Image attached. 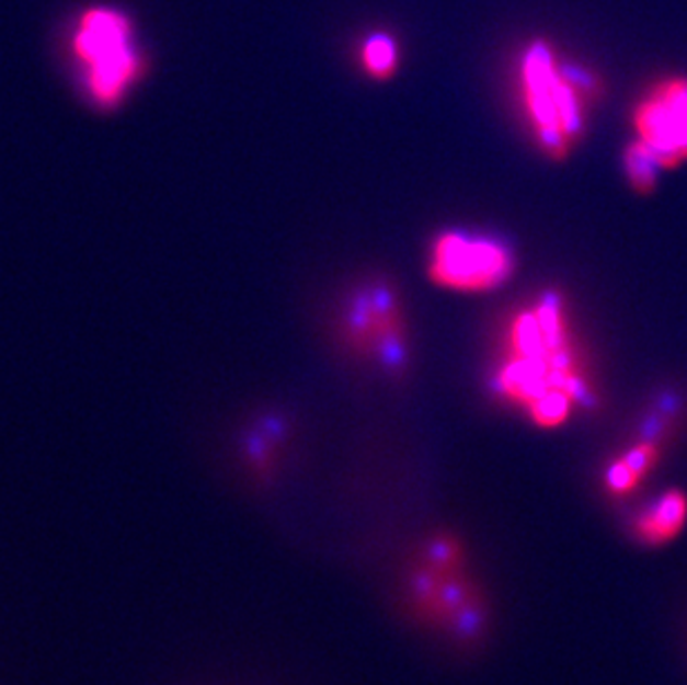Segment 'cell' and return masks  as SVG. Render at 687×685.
Returning a JSON list of instances; mask_svg holds the SVG:
<instances>
[{
    "mask_svg": "<svg viewBox=\"0 0 687 685\" xmlns=\"http://www.w3.org/2000/svg\"><path fill=\"white\" fill-rule=\"evenodd\" d=\"M71 52L81 62L88 101L101 112L118 110L145 73L142 56L131 43L129 21L112 10L83 14Z\"/></svg>",
    "mask_w": 687,
    "mask_h": 685,
    "instance_id": "277c9868",
    "label": "cell"
},
{
    "mask_svg": "<svg viewBox=\"0 0 687 685\" xmlns=\"http://www.w3.org/2000/svg\"><path fill=\"white\" fill-rule=\"evenodd\" d=\"M687 525V494L678 488L661 492L632 518V537L645 548L672 544Z\"/></svg>",
    "mask_w": 687,
    "mask_h": 685,
    "instance_id": "9c48e42d",
    "label": "cell"
},
{
    "mask_svg": "<svg viewBox=\"0 0 687 685\" xmlns=\"http://www.w3.org/2000/svg\"><path fill=\"white\" fill-rule=\"evenodd\" d=\"M632 132L661 172L687 163V76L667 73L648 85L632 107Z\"/></svg>",
    "mask_w": 687,
    "mask_h": 685,
    "instance_id": "52a82bcc",
    "label": "cell"
},
{
    "mask_svg": "<svg viewBox=\"0 0 687 685\" xmlns=\"http://www.w3.org/2000/svg\"><path fill=\"white\" fill-rule=\"evenodd\" d=\"M661 174L663 172L656 165V161L652 159L650 151L643 145H639L637 140H630L628 147L623 149V176H626L628 185L637 194L648 196L656 190Z\"/></svg>",
    "mask_w": 687,
    "mask_h": 685,
    "instance_id": "7c38bea8",
    "label": "cell"
},
{
    "mask_svg": "<svg viewBox=\"0 0 687 685\" xmlns=\"http://www.w3.org/2000/svg\"><path fill=\"white\" fill-rule=\"evenodd\" d=\"M414 621L456 639L477 637L485 626V601L463 544L445 532L425 537L410 557L403 581Z\"/></svg>",
    "mask_w": 687,
    "mask_h": 685,
    "instance_id": "3957f363",
    "label": "cell"
},
{
    "mask_svg": "<svg viewBox=\"0 0 687 685\" xmlns=\"http://www.w3.org/2000/svg\"><path fill=\"white\" fill-rule=\"evenodd\" d=\"M336 336L347 354L378 367L394 369L405 363L410 321L401 294L388 281L358 285L339 312Z\"/></svg>",
    "mask_w": 687,
    "mask_h": 685,
    "instance_id": "5b68a950",
    "label": "cell"
},
{
    "mask_svg": "<svg viewBox=\"0 0 687 685\" xmlns=\"http://www.w3.org/2000/svg\"><path fill=\"white\" fill-rule=\"evenodd\" d=\"M425 272L438 289L488 294L501 289L514 276L516 259L496 237L445 230L427 248Z\"/></svg>",
    "mask_w": 687,
    "mask_h": 685,
    "instance_id": "8992f818",
    "label": "cell"
},
{
    "mask_svg": "<svg viewBox=\"0 0 687 685\" xmlns=\"http://www.w3.org/2000/svg\"><path fill=\"white\" fill-rule=\"evenodd\" d=\"M363 71L374 81H388L399 69V45L388 34H371L360 45L358 54Z\"/></svg>",
    "mask_w": 687,
    "mask_h": 685,
    "instance_id": "8fae6325",
    "label": "cell"
},
{
    "mask_svg": "<svg viewBox=\"0 0 687 685\" xmlns=\"http://www.w3.org/2000/svg\"><path fill=\"white\" fill-rule=\"evenodd\" d=\"M663 441L659 434L643 436L619 452L603 472V490L609 499L632 496L659 468L663 459Z\"/></svg>",
    "mask_w": 687,
    "mask_h": 685,
    "instance_id": "ba28073f",
    "label": "cell"
},
{
    "mask_svg": "<svg viewBox=\"0 0 687 685\" xmlns=\"http://www.w3.org/2000/svg\"><path fill=\"white\" fill-rule=\"evenodd\" d=\"M518 105L531 140L550 161H565L581 145L603 99V79L561 56L552 43L531 41L516 65Z\"/></svg>",
    "mask_w": 687,
    "mask_h": 685,
    "instance_id": "7a4b0ae2",
    "label": "cell"
},
{
    "mask_svg": "<svg viewBox=\"0 0 687 685\" xmlns=\"http://www.w3.org/2000/svg\"><path fill=\"white\" fill-rule=\"evenodd\" d=\"M283 445L285 441L280 427H254V432L245 441V464L256 481H270L278 472Z\"/></svg>",
    "mask_w": 687,
    "mask_h": 685,
    "instance_id": "30bf717a",
    "label": "cell"
},
{
    "mask_svg": "<svg viewBox=\"0 0 687 685\" xmlns=\"http://www.w3.org/2000/svg\"><path fill=\"white\" fill-rule=\"evenodd\" d=\"M492 380L499 399L539 430H559L592 406V374L561 294L534 296L507 319Z\"/></svg>",
    "mask_w": 687,
    "mask_h": 685,
    "instance_id": "6da1fadb",
    "label": "cell"
}]
</instances>
